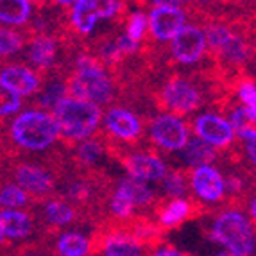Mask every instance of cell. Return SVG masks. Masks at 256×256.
Listing matches in <instances>:
<instances>
[{
  "mask_svg": "<svg viewBox=\"0 0 256 256\" xmlns=\"http://www.w3.org/2000/svg\"><path fill=\"white\" fill-rule=\"evenodd\" d=\"M111 212L116 218H131V215L134 214V204L128 197H124L115 190V194L111 197Z\"/></svg>",
  "mask_w": 256,
  "mask_h": 256,
  "instance_id": "836d02e7",
  "label": "cell"
},
{
  "mask_svg": "<svg viewBox=\"0 0 256 256\" xmlns=\"http://www.w3.org/2000/svg\"><path fill=\"white\" fill-rule=\"evenodd\" d=\"M66 90L72 97L90 100L94 104H106L113 95V84L97 60L81 58L77 61V70L70 79Z\"/></svg>",
  "mask_w": 256,
  "mask_h": 256,
  "instance_id": "277c9868",
  "label": "cell"
},
{
  "mask_svg": "<svg viewBox=\"0 0 256 256\" xmlns=\"http://www.w3.org/2000/svg\"><path fill=\"white\" fill-rule=\"evenodd\" d=\"M256 138H248V140H244L246 142V152L249 154V162L254 163L256 162V144H254Z\"/></svg>",
  "mask_w": 256,
  "mask_h": 256,
  "instance_id": "8d00e7d4",
  "label": "cell"
},
{
  "mask_svg": "<svg viewBox=\"0 0 256 256\" xmlns=\"http://www.w3.org/2000/svg\"><path fill=\"white\" fill-rule=\"evenodd\" d=\"M58 4H63V6H70V4H74L76 0H56Z\"/></svg>",
  "mask_w": 256,
  "mask_h": 256,
  "instance_id": "ab89813d",
  "label": "cell"
},
{
  "mask_svg": "<svg viewBox=\"0 0 256 256\" xmlns=\"http://www.w3.org/2000/svg\"><path fill=\"white\" fill-rule=\"evenodd\" d=\"M156 6H180L183 0H152Z\"/></svg>",
  "mask_w": 256,
  "mask_h": 256,
  "instance_id": "74e56055",
  "label": "cell"
},
{
  "mask_svg": "<svg viewBox=\"0 0 256 256\" xmlns=\"http://www.w3.org/2000/svg\"><path fill=\"white\" fill-rule=\"evenodd\" d=\"M170 42L172 58L178 63L194 64L201 61L206 52V36L196 26H183Z\"/></svg>",
  "mask_w": 256,
  "mask_h": 256,
  "instance_id": "52a82bcc",
  "label": "cell"
},
{
  "mask_svg": "<svg viewBox=\"0 0 256 256\" xmlns=\"http://www.w3.org/2000/svg\"><path fill=\"white\" fill-rule=\"evenodd\" d=\"M102 248L98 252H104L108 256H138L147 251L144 244L132 235L131 231H115L110 233L100 242Z\"/></svg>",
  "mask_w": 256,
  "mask_h": 256,
  "instance_id": "5bb4252c",
  "label": "cell"
},
{
  "mask_svg": "<svg viewBox=\"0 0 256 256\" xmlns=\"http://www.w3.org/2000/svg\"><path fill=\"white\" fill-rule=\"evenodd\" d=\"M197 2H201V4H206V2H210V0H197Z\"/></svg>",
  "mask_w": 256,
  "mask_h": 256,
  "instance_id": "b9f144b4",
  "label": "cell"
},
{
  "mask_svg": "<svg viewBox=\"0 0 256 256\" xmlns=\"http://www.w3.org/2000/svg\"><path fill=\"white\" fill-rule=\"evenodd\" d=\"M4 242H6V235H4V231L0 230V246H2Z\"/></svg>",
  "mask_w": 256,
  "mask_h": 256,
  "instance_id": "60d3db41",
  "label": "cell"
},
{
  "mask_svg": "<svg viewBox=\"0 0 256 256\" xmlns=\"http://www.w3.org/2000/svg\"><path fill=\"white\" fill-rule=\"evenodd\" d=\"M163 188H165L166 196L170 197H183L186 194V180H184L183 172L178 170H165L163 178Z\"/></svg>",
  "mask_w": 256,
  "mask_h": 256,
  "instance_id": "f1b7e54d",
  "label": "cell"
},
{
  "mask_svg": "<svg viewBox=\"0 0 256 256\" xmlns=\"http://www.w3.org/2000/svg\"><path fill=\"white\" fill-rule=\"evenodd\" d=\"M92 249H94V244L90 242V238L76 231L64 233L56 242V251L63 256H84L92 252Z\"/></svg>",
  "mask_w": 256,
  "mask_h": 256,
  "instance_id": "7402d4cb",
  "label": "cell"
},
{
  "mask_svg": "<svg viewBox=\"0 0 256 256\" xmlns=\"http://www.w3.org/2000/svg\"><path fill=\"white\" fill-rule=\"evenodd\" d=\"M197 138L204 140L215 149H224L230 147L235 140V129L230 124V120L222 118L215 113H204L196 120L194 124Z\"/></svg>",
  "mask_w": 256,
  "mask_h": 256,
  "instance_id": "ba28073f",
  "label": "cell"
},
{
  "mask_svg": "<svg viewBox=\"0 0 256 256\" xmlns=\"http://www.w3.org/2000/svg\"><path fill=\"white\" fill-rule=\"evenodd\" d=\"M152 252H154V254H158V256H180V254H183L180 249L166 248V246H162V248H158L156 251H152Z\"/></svg>",
  "mask_w": 256,
  "mask_h": 256,
  "instance_id": "d590c367",
  "label": "cell"
},
{
  "mask_svg": "<svg viewBox=\"0 0 256 256\" xmlns=\"http://www.w3.org/2000/svg\"><path fill=\"white\" fill-rule=\"evenodd\" d=\"M27 58L38 68H48L56 60V42L48 36H38L30 42Z\"/></svg>",
  "mask_w": 256,
  "mask_h": 256,
  "instance_id": "ffe728a7",
  "label": "cell"
},
{
  "mask_svg": "<svg viewBox=\"0 0 256 256\" xmlns=\"http://www.w3.org/2000/svg\"><path fill=\"white\" fill-rule=\"evenodd\" d=\"M64 94H66V86H64L63 82H52V84H48L47 88L43 90V94L40 95L38 104L45 108H54L56 102L64 97Z\"/></svg>",
  "mask_w": 256,
  "mask_h": 256,
  "instance_id": "d6a6232c",
  "label": "cell"
},
{
  "mask_svg": "<svg viewBox=\"0 0 256 256\" xmlns=\"http://www.w3.org/2000/svg\"><path fill=\"white\" fill-rule=\"evenodd\" d=\"M249 210H251V217H254V214H256V202H254V199H251V202H249Z\"/></svg>",
  "mask_w": 256,
  "mask_h": 256,
  "instance_id": "f35d334b",
  "label": "cell"
},
{
  "mask_svg": "<svg viewBox=\"0 0 256 256\" xmlns=\"http://www.w3.org/2000/svg\"><path fill=\"white\" fill-rule=\"evenodd\" d=\"M97 20H108L118 14L120 2L118 0H79Z\"/></svg>",
  "mask_w": 256,
  "mask_h": 256,
  "instance_id": "83f0119b",
  "label": "cell"
},
{
  "mask_svg": "<svg viewBox=\"0 0 256 256\" xmlns=\"http://www.w3.org/2000/svg\"><path fill=\"white\" fill-rule=\"evenodd\" d=\"M188 217H192V204L184 201L183 197H172V201L163 204L158 212L160 224L165 228L180 226Z\"/></svg>",
  "mask_w": 256,
  "mask_h": 256,
  "instance_id": "ac0fdd59",
  "label": "cell"
},
{
  "mask_svg": "<svg viewBox=\"0 0 256 256\" xmlns=\"http://www.w3.org/2000/svg\"><path fill=\"white\" fill-rule=\"evenodd\" d=\"M210 238L222 246L230 254L248 256L254 252V233L252 224L240 212H226L215 218L210 230Z\"/></svg>",
  "mask_w": 256,
  "mask_h": 256,
  "instance_id": "3957f363",
  "label": "cell"
},
{
  "mask_svg": "<svg viewBox=\"0 0 256 256\" xmlns=\"http://www.w3.org/2000/svg\"><path fill=\"white\" fill-rule=\"evenodd\" d=\"M72 26L74 29L77 30V32H81V34H90L92 30L95 29V26H97V18L94 16V14L88 11V9L84 8V6L79 2V0H76L74 2V8H72Z\"/></svg>",
  "mask_w": 256,
  "mask_h": 256,
  "instance_id": "4316f807",
  "label": "cell"
},
{
  "mask_svg": "<svg viewBox=\"0 0 256 256\" xmlns=\"http://www.w3.org/2000/svg\"><path fill=\"white\" fill-rule=\"evenodd\" d=\"M238 98L244 106L256 110V88L251 79H244L238 84Z\"/></svg>",
  "mask_w": 256,
  "mask_h": 256,
  "instance_id": "e575fe53",
  "label": "cell"
},
{
  "mask_svg": "<svg viewBox=\"0 0 256 256\" xmlns=\"http://www.w3.org/2000/svg\"><path fill=\"white\" fill-rule=\"evenodd\" d=\"M54 120L61 136L72 142H81L94 136L97 131L102 111L98 104L77 97H63L54 106Z\"/></svg>",
  "mask_w": 256,
  "mask_h": 256,
  "instance_id": "6da1fadb",
  "label": "cell"
},
{
  "mask_svg": "<svg viewBox=\"0 0 256 256\" xmlns=\"http://www.w3.org/2000/svg\"><path fill=\"white\" fill-rule=\"evenodd\" d=\"M254 120H256V110L248 106H238L231 111L230 124L235 129V134H238L242 140L248 138H256L254 131Z\"/></svg>",
  "mask_w": 256,
  "mask_h": 256,
  "instance_id": "603a6c76",
  "label": "cell"
},
{
  "mask_svg": "<svg viewBox=\"0 0 256 256\" xmlns=\"http://www.w3.org/2000/svg\"><path fill=\"white\" fill-rule=\"evenodd\" d=\"M14 181L18 186H22L27 194H32L36 197H47L54 192V180L52 174L40 165L32 163H20L14 168Z\"/></svg>",
  "mask_w": 256,
  "mask_h": 256,
  "instance_id": "8fae6325",
  "label": "cell"
},
{
  "mask_svg": "<svg viewBox=\"0 0 256 256\" xmlns=\"http://www.w3.org/2000/svg\"><path fill=\"white\" fill-rule=\"evenodd\" d=\"M45 218L52 226H66L77 218V212L70 202L52 199L45 204Z\"/></svg>",
  "mask_w": 256,
  "mask_h": 256,
  "instance_id": "cb8c5ba5",
  "label": "cell"
},
{
  "mask_svg": "<svg viewBox=\"0 0 256 256\" xmlns=\"http://www.w3.org/2000/svg\"><path fill=\"white\" fill-rule=\"evenodd\" d=\"M0 81L6 82L20 97H27V95L36 94L40 88L38 76L32 70L26 68V66H18V64L6 66V68L0 70Z\"/></svg>",
  "mask_w": 256,
  "mask_h": 256,
  "instance_id": "9a60e30c",
  "label": "cell"
},
{
  "mask_svg": "<svg viewBox=\"0 0 256 256\" xmlns=\"http://www.w3.org/2000/svg\"><path fill=\"white\" fill-rule=\"evenodd\" d=\"M24 47V40L18 32L0 27V56H13Z\"/></svg>",
  "mask_w": 256,
  "mask_h": 256,
  "instance_id": "4dcf8cb0",
  "label": "cell"
},
{
  "mask_svg": "<svg viewBox=\"0 0 256 256\" xmlns=\"http://www.w3.org/2000/svg\"><path fill=\"white\" fill-rule=\"evenodd\" d=\"M60 136L56 120L47 111H24L11 124V138L27 150H45Z\"/></svg>",
  "mask_w": 256,
  "mask_h": 256,
  "instance_id": "7a4b0ae2",
  "label": "cell"
},
{
  "mask_svg": "<svg viewBox=\"0 0 256 256\" xmlns=\"http://www.w3.org/2000/svg\"><path fill=\"white\" fill-rule=\"evenodd\" d=\"M0 230L9 240L26 238L32 231V220L26 212H20L18 208H4L0 212Z\"/></svg>",
  "mask_w": 256,
  "mask_h": 256,
  "instance_id": "2e32d148",
  "label": "cell"
},
{
  "mask_svg": "<svg viewBox=\"0 0 256 256\" xmlns=\"http://www.w3.org/2000/svg\"><path fill=\"white\" fill-rule=\"evenodd\" d=\"M81 142L82 144L77 149V160H79V163H82L84 166H92L102 160V156L106 154V146H104V142L100 138L88 136Z\"/></svg>",
  "mask_w": 256,
  "mask_h": 256,
  "instance_id": "d4e9b609",
  "label": "cell"
},
{
  "mask_svg": "<svg viewBox=\"0 0 256 256\" xmlns=\"http://www.w3.org/2000/svg\"><path fill=\"white\" fill-rule=\"evenodd\" d=\"M190 184H192V190L197 194V197L204 202H220L226 196L224 178L210 163L194 168Z\"/></svg>",
  "mask_w": 256,
  "mask_h": 256,
  "instance_id": "9c48e42d",
  "label": "cell"
},
{
  "mask_svg": "<svg viewBox=\"0 0 256 256\" xmlns=\"http://www.w3.org/2000/svg\"><path fill=\"white\" fill-rule=\"evenodd\" d=\"M29 2H30V0H29Z\"/></svg>",
  "mask_w": 256,
  "mask_h": 256,
  "instance_id": "7bdbcfd3",
  "label": "cell"
},
{
  "mask_svg": "<svg viewBox=\"0 0 256 256\" xmlns=\"http://www.w3.org/2000/svg\"><path fill=\"white\" fill-rule=\"evenodd\" d=\"M147 26H149V20L144 13H132L129 16V22H128V30H126V34L132 40V42H140L144 40L147 32Z\"/></svg>",
  "mask_w": 256,
  "mask_h": 256,
  "instance_id": "1f68e13d",
  "label": "cell"
},
{
  "mask_svg": "<svg viewBox=\"0 0 256 256\" xmlns=\"http://www.w3.org/2000/svg\"><path fill=\"white\" fill-rule=\"evenodd\" d=\"M29 201V196L18 184H4L0 186V208H24Z\"/></svg>",
  "mask_w": 256,
  "mask_h": 256,
  "instance_id": "484cf974",
  "label": "cell"
},
{
  "mask_svg": "<svg viewBox=\"0 0 256 256\" xmlns=\"http://www.w3.org/2000/svg\"><path fill=\"white\" fill-rule=\"evenodd\" d=\"M126 170L142 181H160L165 174L166 166L158 156L147 152H134L129 154L122 160Z\"/></svg>",
  "mask_w": 256,
  "mask_h": 256,
  "instance_id": "7c38bea8",
  "label": "cell"
},
{
  "mask_svg": "<svg viewBox=\"0 0 256 256\" xmlns=\"http://www.w3.org/2000/svg\"><path fill=\"white\" fill-rule=\"evenodd\" d=\"M217 158V150L210 144H206L201 138H188L186 144L183 146V160L188 166H199V165H208V163L215 162Z\"/></svg>",
  "mask_w": 256,
  "mask_h": 256,
  "instance_id": "e0dca14e",
  "label": "cell"
},
{
  "mask_svg": "<svg viewBox=\"0 0 256 256\" xmlns=\"http://www.w3.org/2000/svg\"><path fill=\"white\" fill-rule=\"evenodd\" d=\"M150 136L156 146L166 150H180L190 138L188 128L178 115L163 113L158 115L150 124Z\"/></svg>",
  "mask_w": 256,
  "mask_h": 256,
  "instance_id": "8992f818",
  "label": "cell"
},
{
  "mask_svg": "<svg viewBox=\"0 0 256 256\" xmlns=\"http://www.w3.org/2000/svg\"><path fill=\"white\" fill-rule=\"evenodd\" d=\"M108 131L120 140H134L140 136L142 124L138 116L124 108H113L104 116Z\"/></svg>",
  "mask_w": 256,
  "mask_h": 256,
  "instance_id": "4fadbf2b",
  "label": "cell"
},
{
  "mask_svg": "<svg viewBox=\"0 0 256 256\" xmlns=\"http://www.w3.org/2000/svg\"><path fill=\"white\" fill-rule=\"evenodd\" d=\"M29 0H0V22L8 26H22L30 18Z\"/></svg>",
  "mask_w": 256,
  "mask_h": 256,
  "instance_id": "44dd1931",
  "label": "cell"
},
{
  "mask_svg": "<svg viewBox=\"0 0 256 256\" xmlns=\"http://www.w3.org/2000/svg\"><path fill=\"white\" fill-rule=\"evenodd\" d=\"M163 106L176 111V115H188L202 104L201 94L192 82L184 77L176 76L163 86Z\"/></svg>",
  "mask_w": 256,
  "mask_h": 256,
  "instance_id": "5b68a950",
  "label": "cell"
},
{
  "mask_svg": "<svg viewBox=\"0 0 256 256\" xmlns=\"http://www.w3.org/2000/svg\"><path fill=\"white\" fill-rule=\"evenodd\" d=\"M116 192H120L134 206H149L152 202V190L147 186V181L138 178H124L116 184Z\"/></svg>",
  "mask_w": 256,
  "mask_h": 256,
  "instance_id": "d6986e66",
  "label": "cell"
},
{
  "mask_svg": "<svg viewBox=\"0 0 256 256\" xmlns=\"http://www.w3.org/2000/svg\"><path fill=\"white\" fill-rule=\"evenodd\" d=\"M22 97L14 90H11L6 82L0 81V116L13 115L20 110Z\"/></svg>",
  "mask_w": 256,
  "mask_h": 256,
  "instance_id": "f546056e",
  "label": "cell"
},
{
  "mask_svg": "<svg viewBox=\"0 0 256 256\" xmlns=\"http://www.w3.org/2000/svg\"><path fill=\"white\" fill-rule=\"evenodd\" d=\"M186 14L180 6H156L150 11L149 27L150 32L160 42H170L176 32L184 26Z\"/></svg>",
  "mask_w": 256,
  "mask_h": 256,
  "instance_id": "30bf717a",
  "label": "cell"
}]
</instances>
